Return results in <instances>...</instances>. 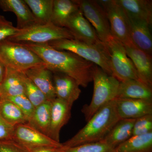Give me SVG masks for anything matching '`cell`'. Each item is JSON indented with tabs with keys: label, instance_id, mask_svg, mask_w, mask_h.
Wrapping results in <instances>:
<instances>
[{
	"label": "cell",
	"instance_id": "obj_1",
	"mask_svg": "<svg viewBox=\"0 0 152 152\" xmlns=\"http://www.w3.org/2000/svg\"><path fill=\"white\" fill-rule=\"evenodd\" d=\"M22 44L37 55L53 73L67 75L84 88L92 81L93 72L96 65L94 63L72 52L56 50L47 44Z\"/></svg>",
	"mask_w": 152,
	"mask_h": 152
},
{
	"label": "cell",
	"instance_id": "obj_2",
	"mask_svg": "<svg viewBox=\"0 0 152 152\" xmlns=\"http://www.w3.org/2000/svg\"><path fill=\"white\" fill-rule=\"evenodd\" d=\"M115 99L98 110L83 128L62 143L63 148H72L103 140L120 120L116 109Z\"/></svg>",
	"mask_w": 152,
	"mask_h": 152
},
{
	"label": "cell",
	"instance_id": "obj_3",
	"mask_svg": "<svg viewBox=\"0 0 152 152\" xmlns=\"http://www.w3.org/2000/svg\"><path fill=\"white\" fill-rule=\"evenodd\" d=\"M92 79L94 84L92 99L89 104H85L82 109L86 122L103 106L116 99L120 85L118 79L97 65L94 69Z\"/></svg>",
	"mask_w": 152,
	"mask_h": 152
},
{
	"label": "cell",
	"instance_id": "obj_4",
	"mask_svg": "<svg viewBox=\"0 0 152 152\" xmlns=\"http://www.w3.org/2000/svg\"><path fill=\"white\" fill-rule=\"evenodd\" d=\"M59 50L74 53L87 61L94 63L107 74L113 76L110 65L109 55L105 44L86 43L75 39H63L47 44Z\"/></svg>",
	"mask_w": 152,
	"mask_h": 152
},
{
	"label": "cell",
	"instance_id": "obj_5",
	"mask_svg": "<svg viewBox=\"0 0 152 152\" xmlns=\"http://www.w3.org/2000/svg\"><path fill=\"white\" fill-rule=\"evenodd\" d=\"M0 62L6 68L20 72L45 64L37 55L23 44L7 39L0 41Z\"/></svg>",
	"mask_w": 152,
	"mask_h": 152
},
{
	"label": "cell",
	"instance_id": "obj_6",
	"mask_svg": "<svg viewBox=\"0 0 152 152\" xmlns=\"http://www.w3.org/2000/svg\"><path fill=\"white\" fill-rule=\"evenodd\" d=\"M63 39H74L69 31L65 28L55 26L51 22L44 25H37L20 30L16 34L7 39L16 42L47 44Z\"/></svg>",
	"mask_w": 152,
	"mask_h": 152
},
{
	"label": "cell",
	"instance_id": "obj_7",
	"mask_svg": "<svg viewBox=\"0 0 152 152\" xmlns=\"http://www.w3.org/2000/svg\"><path fill=\"white\" fill-rule=\"evenodd\" d=\"M105 44L113 76L120 82L129 80H139L134 64L128 56L123 43L112 37Z\"/></svg>",
	"mask_w": 152,
	"mask_h": 152
},
{
	"label": "cell",
	"instance_id": "obj_8",
	"mask_svg": "<svg viewBox=\"0 0 152 152\" xmlns=\"http://www.w3.org/2000/svg\"><path fill=\"white\" fill-rule=\"evenodd\" d=\"M107 14L113 37L124 45L133 44L131 40L129 19L115 0H96Z\"/></svg>",
	"mask_w": 152,
	"mask_h": 152
},
{
	"label": "cell",
	"instance_id": "obj_9",
	"mask_svg": "<svg viewBox=\"0 0 152 152\" xmlns=\"http://www.w3.org/2000/svg\"><path fill=\"white\" fill-rule=\"evenodd\" d=\"M86 19L92 26L99 39L106 44L112 37L107 14L96 0H75Z\"/></svg>",
	"mask_w": 152,
	"mask_h": 152
},
{
	"label": "cell",
	"instance_id": "obj_10",
	"mask_svg": "<svg viewBox=\"0 0 152 152\" xmlns=\"http://www.w3.org/2000/svg\"><path fill=\"white\" fill-rule=\"evenodd\" d=\"M12 139L26 148L49 147L59 148L63 147L62 144L55 141L28 124L15 127Z\"/></svg>",
	"mask_w": 152,
	"mask_h": 152
},
{
	"label": "cell",
	"instance_id": "obj_11",
	"mask_svg": "<svg viewBox=\"0 0 152 152\" xmlns=\"http://www.w3.org/2000/svg\"><path fill=\"white\" fill-rule=\"evenodd\" d=\"M64 28L69 31L77 40L91 44L103 43L99 39L94 29L80 9L68 19Z\"/></svg>",
	"mask_w": 152,
	"mask_h": 152
},
{
	"label": "cell",
	"instance_id": "obj_12",
	"mask_svg": "<svg viewBox=\"0 0 152 152\" xmlns=\"http://www.w3.org/2000/svg\"><path fill=\"white\" fill-rule=\"evenodd\" d=\"M116 109L120 119H136L152 114V101L116 98Z\"/></svg>",
	"mask_w": 152,
	"mask_h": 152
},
{
	"label": "cell",
	"instance_id": "obj_13",
	"mask_svg": "<svg viewBox=\"0 0 152 152\" xmlns=\"http://www.w3.org/2000/svg\"><path fill=\"white\" fill-rule=\"evenodd\" d=\"M124 46L128 56L135 68L139 80L152 88L151 55L140 50L133 44Z\"/></svg>",
	"mask_w": 152,
	"mask_h": 152
},
{
	"label": "cell",
	"instance_id": "obj_14",
	"mask_svg": "<svg viewBox=\"0 0 152 152\" xmlns=\"http://www.w3.org/2000/svg\"><path fill=\"white\" fill-rule=\"evenodd\" d=\"M51 102L50 123L48 136L60 142V131L70 118L72 107L57 98Z\"/></svg>",
	"mask_w": 152,
	"mask_h": 152
},
{
	"label": "cell",
	"instance_id": "obj_15",
	"mask_svg": "<svg viewBox=\"0 0 152 152\" xmlns=\"http://www.w3.org/2000/svg\"><path fill=\"white\" fill-rule=\"evenodd\" d=\"M54 86L57 98L64 101L72 107L80 97V85L75 80L65 74L54 73Z\"/></svg>",
	"mask_w": 152,
	"mask_h": 152
},
{
	"label": "cell",
	"instance_id": "obj_16",
	"mask_svg": "<svg viewBox=\"0 0 152 152\" xmlns=\"http://www.w3.org/2000/svg\"><path fill=\"white\" fill-rule=\"evenodd\" d=\"M23 72L44 93L49 101L56 98L53 73L45 64L33 67Z\"/></svg>",
	"mask_w": 152,
	"mask_h": 152
},
{
	"label": "cell",
	"instance_id": "obj_17",
	"mask_svg": "<svg viewBox=\"0 0 152 152\" xmlns=\"http://www.w3.org/2000/svg\"><path fill=\"white\" fill-rule=\"evenodd\" d=\"M0 8L4 12H12L16 15V27L19 30L39 25L24 0H0Z\"/></svg>",
	"mask_w": 152,
	"mask_h": 152
},
{
	"label": "cell",
	"instance_id": "obj_18",
	"mask_svg": "<svg viewBox=\"0 0 152 152\" xmlns=\"http://www.w3.org/2000/svg\"><path fill=\"white\" fill-rule=\"evenodd\" d=\"M129 18L152 24V1L150 0H115Z\"/></svg>",
	"mask_w": 152,
	"mask_h": 152
},
{
	"label": "cell",
	"instance_id": "obj_19",
	"mask_svg": "<svg viewBox=\"0 0 152 152\" xmlns=\"http://www.w3.org/2000/svg\"><path fill=\"white\" fill-rule=\"evenodd\" d=\"M128 19L131 40L133 45L140 50L152 56L151 26L145 22Z\"/></svg>",
	"mask_w": 152,
	"mask_h": 152
},
{
	"label": "cell",
	"instance_id": "obj_20",
	"mask_svg": "<svg viewBox=\"0 0 152 152\" xmlns=\"http://www.w3.org/2000/svg\"><path fill=\"white\" fill-rule=\"evenodd\" d=\"M117 98L152 101V88L138 80H129L120 82Z\"/></svg>",
	"mask_w": 152,
	"mask_h": 152
},
{
	"label": "cell",
	"instance_id": "obj_21",
	"mask_svg": "<svg viewBox=\"0 0 152 152\" xmlns=\"http://www.w3.org/2000/svg\"><path fill=\"white\" fill-rule=\"evenodd\" d=\"M135 121V119L119 120L102 141L115 149L132 137Z\"/></svg>",
	"mask_w": 152,
	"mask_h": 152
},
{
	"label": "cell",
	"instance_id": "obj_22",
	"mask_svg": "<svg viewBox=\"0 0 152 152\" xmlns=\"http://www.w3.org/2000/svg\"><path fill=\"white\" fill-rule=\"evenodd\" d=\"M79 10L75 0H53L50 22L57 26L64 28L68 19Z\"/></svg>",
	"mask_w": 152,
	"mask_h": 152
},
{
	"label": "cell",
	"instance_id": "obj_23",
	"mask_svg": "<svg viewBox=\"0 0 152 152\" xmlns=\"http://www.w3.org/2000/svg\"><path fill=\"white\" fill-rule=\"evenodd\" d=\"M0 87L1 93V97H9L24 94V86L20 72L6 68L4 77L0 84Z\"/></svg>",
	"mask_w": 152,
	"mask_h": 152
},
{
	"label": "cell",
	"instance_id": "obj_24",
	"mask_svg": "<svg viewBox=\"0 0 152 152\" xmlns=\"http://www.w3.org/2000/svg\"><path fill=\"white\" fill-rule=\"evenodd\" d=\"M152 132L132 136L113 150V152H152Z\"/></svg>",
	"mask_w": 152,
	"mask_h": 152
},
{
	"label": "cell",
	"instance_id": "obj_25",
	"mask_svg": "<svg viewBox=\"0 0 152 152\" xmlns=\"http://www.w3.org/2000/svg\"><path fill=\"white\" fill-rule=\"evenodd\" d=\"M51 105V101H48L37 107L28 123L32 127L47 136L50 123Z\"/></svg>",
	"mask_w": 152,
	"mask_h": 152
},
{
	"label": "cell",
	"instance_id": "obj_26",
	"mask_svg": "<svg viewBox=\"0 0 152 152\" xmlns=\"http://www.w3.org/2000/svg\"><path fill=\"white\" fill-rule=\"evenodd\" d=\"M0 115L10 124L17 125L28 124V121L20 108L12 101L1 98Z\"/></svg>",
	"mask_w": 152,
	"mask_h": 152
},
{
	"label": "cell",
	"instance_id": "obj_27",
	"mask_svg": "<svg viewBox=\"0 0 152 152\" xmlns=\"http://www.w3.org/2000/svg\"><path fill=\"white\" fill-rule=\"evenodd\" d=\"M39 25L51 22L53 0H24Z\"/></svg>",
	"mask_w": 152,
	"mask_h": 152
},
{
	"label": "cell",
	"instance_id": "obj_28",
	"mask_svg": "<svg viewBox=\"0 0 152 152\" xmlns=\"http://www.w3.org/2000/svg\"><path fill=\"white\" fill-rule=\"evenodd\" d=\"M20 74L24 86V95L35 107L49 101L44 93L23 72H20Z\"/></svg>",
	"mask_w": 152,
	"mask_h": 152
},
{
	"label": "cell",
	"instance_id": "obj_29",
	"mask_svg": "<svg viewBox=\"0 0 152 152\" xmlns=\"http://www.w3.org/2000/svg\"><path fill=\"white\" fill-rule=\"evenodd\" d=\"M65 152H113L114 148L103 141L83 144L72 148H63Z\"/></svg>",
	"mask_w": 152,
	"mask_h": 152
},
{
	"label": "cell",
	"instance_id": "obj_30",
	"mask_svg": "<svg viewBox=\"0 0 152 152\" xmlns=\"http://www.w3.org/2000/svg\"><path fill=\"white\" fill-rule=\"evenodd\" d=\"M4 98L12 101L18 107L24 115L28 123L34 113L35 107L27 97L23 94Z\"/></svg>",
	"mask_w": 152,
	"mask_h": 152
},
{
	"label": "cell",
	"instance_id": "obj_31",
	"mask_svg": "<svg viewBox=\"0 0 152 152\" xmlns=\"http://www.w3.org/2000/svg\"><path fill=\"white\" fill-rule=\"evenodd\" d=\"M151 132H152V114L135 119L132 137L145 134Z\"/></svg>",
	"mask_w": 152,
	"mask_h": 152
},
{
	"label": "cell",
	"instance_id": "obj_32",
	"mask_svg": "<svg viewBox=\"0 0 152 152\" xmlns=\"http://www.w3.org/2000/svg\"><path fill=\"white\" fill-rule=\"evenodd\" d=\"M20 31L14 26L12 22L0 15V41L7 39L10 37L15 35Z\"/></svg>",
	"mask_w": 152,
	"mask_h": 152
},
{
	"label": "cell",
	"instance_id": "obj_33",
	"mask_svg": "<svg viewBox=\"0 0 152 152\" xmlns=\"http://www.w3.org/2000/svg\"><path fill=\"white\" fill-rule=\"evenodd\" d=\"M0 152H29L26 147L13 139L0 141Z\"/></svg>",
	"mask_w": 152,
	"mask_h": 152
},
{
	"label": "cell",
	"instance_id": "obj_34",
	"mask_svg": "<svg viewBox=\"0 0 152 152\" xmlns=\"http://www.w3.org/2000/svg\"><path fill=\"white\" fill-rule=\"evenodd\" d=\"M15 127L10 124L0 115V141L13 138Z\"/></svg>",
	"mask_w": 152,
	"mask_h": 152
},
{
	"label": "cell",
	"instance_id": "obj_35",
	"mask_svg": "<svg viewBox=\"0 0 152 152\" xmlns=\"http://www.w3.org/2000/svg\"><path fill=\"white\" fill-rule=\"evenodd\" d=\"M27 148L29 152H55L57 149L49 147H34Z\"/></svg>",
	"mask_w": 152,
	"mask_h": 152
},
{
	"label": "cell",
	"instance_id": "obj_36",
	"mask_svg": "<svg viewBox=\"0 0 152 152\" xmlns=\"http://www.w3.org/2000/svg\"><path fill=\"white\" fill-rule=\"evenodd\" d=\"M6 67L0 62V84L1 83L4 77L6 72Z\"/></svg>",
	"mask_w": 152,
	"mask_h": 152
},
{
	"label": "cell",
	"instance_id": "obj_37",
	"mask_svg": "<svg viewBox=\"0 0 152 152\" xmlns=\"http://www.w3.org/2000/svg\"><path fill=\"white\" fill-rule=\"evenodd\" d=\"M55 152H65V151L64 150V149L62 147V148L56 149Z\"/></svg>",
	"mask_w": 152,
	"mask_h": 152
},
{
	"label": "cell",
	"instance_id": "obj_38",
	"mask_svg": "<svg viewBox=\"0 0 152 152\" xmlns=\"http://www.w3.org/2000/svg\"><path fill=\"white\" fill-rule=\"evenodd\" d=\"M1 96V87H0V97Z\"/></svg>",
	"mask_w": 152,
	"mask_h": 152
},
{
	"label": "cell",
	"instance_id": "obj_39",
	"mask_svg": "<svg viewBox=\"0 0 152 152\" xmlns=\"http://www.w3.org/2000/svg\"><path fill=\"white\" fill-rule=\"evenodd\" d=\"M1 97H0V100H1Z\"/></svg>",
	"mask_w": 152,
	"mask_h": 152
}]
</instances>
